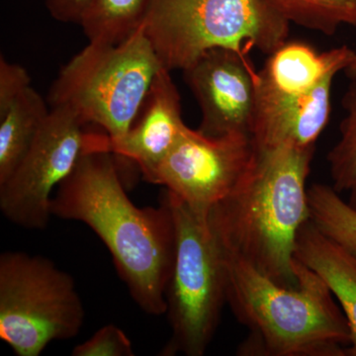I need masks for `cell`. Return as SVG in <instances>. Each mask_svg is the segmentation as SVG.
Instances as JSON below:
<instances>
[{"label": "cell", "mask_w": 356, "mask_h": 356, "mask_svg": "<svg viewBox=\"0 0 356 356\" xmlns=\"http://www.w3.org/2000/svg\"><path fill=\"white\" fill-rule=\"evenodd\" d=\"M114 156L106 149L84 154L56 189L51 215L92 229L108 248L131 298L147 315H163L175 255L172 210L163 197L159 207H137L122 184Z\"/></svg>", "instance_id": "1"}, {"label": "cell", "mask_w": 356, "mask_h": 356, "mask_svg": "<svg viewBox=\"0 0 356 356\" xmlns=\"http://www.w3.org/2000/svg\"><path fill=\"white\" fill-rule=\"evenodd\" d=\"M315 147H257L233 191L211 210V227L228 252L283 286H295L297 238L310 221L307 179Z\"/></svg>", "instance_id": "2"}, {"label": "cell", "mask_w": 356, "mask_h": 356, "mask_svg": "<svg viewBox=\"0 0 356 356\" xmlns=\"http://www.w3.org/2000/svg\"><path fill=\"white\" fill-rule=\"evenodd\" d=\"M225 261L227 303L248 330L238 355H348V320L315 271L296 259L298 281L289 287L226 250Z\"/></svg>", "instance_id": "3"}, {"label": "cell", "mask_w": 356, "mask_h": 356, "mask_svg": "<svg viewBox=\"0 0 356 356\" xmlns=\"http://www.w3.org/2000/svg\"><path fill=\"white\" fill-rule=\"evenodd\" d=\"M142 26L172 72L213 49L270 55L286 42L290 23L269 0H153Z\"/></svg>", "instance_id": "4"}, {"label": "cell", "mask_w": 356, "mask_h": 356, "mask_svg": "<svg viewBox=\"0 0 356 356\" xmlns=\"http://www.w3.org/2000/svg\"><path fill=\"white\" fill-rule=\"evenodd\" d=\"M161 67L140 26L118 44L89 42L60 70L48 102L102 128L110 140H119L139 115Z\"/></svg>", "instance_id": "5"}, {"label": "cell", "mask_w": 356, "mask_h": 356, "mask_svg": "<svg viewBox=\"0 0 356 356\" xmlns=\"http://www.w3.org/2000/svg\"><path fill=\"white\" fill-rule=\"evenodd\" d=\"M175 228V255L166 288V315L172 334L161 355L203 356L227 303L225 250L209 215L197 212L165 191Z\"/></svg>", "instance_id": "6"}, {"label": "cell", "mask_w": 356, "mask_h": 356, "mask_svg": "<svg viewBox=\"0 0 356 356\" xmlns=\"http://www.w3.org/2000/svg\"><path fill=\"white\" fill-rule=\"evenodd\" d=\"M84 318L70 273L41 255H0V339L16 355L39 356L51 341L74 339Z\"/></svg>", "instance_id": "7"}, {"label": "cell", "mask_w": 356, "mask_h": 356, "mask_svg": "<svg viewBox=\"0 0 356 356\" xmlns=\"http://www.w3.org/2000/svg\"><path fill=\"white\" fill-rule=\"evenodd\" d=\"M74 112L55 107L15 172L0 184V211L27 229H44L53 215V192L74 172L84 154L106 149V133L89 132Z\"/></svg>", "instance_id": "8"}, {"label": "cell", "mask_w": 356, "mask_h": 356, "mask_svg": "<svg viewBox=\"0 0 356 356\" xmlns=\"http://www.w3.org/2000/svg\"><path fill=\"white\" fill-rule=\"evenodd\" d=\"M254 154L250 135L210 137L187 126L147 180L165 187L197 212L209 215L247 173Z\"/></svg>", "instance_id": "9"}, {"label": "cell", "mask_w": 356, "mask_h": 356, "mask_svg": "<svg viewBox=\"0 0 356 356\" xmlns=\"http://www.w3.org/2000/svg\"><path fill=\"white\" fill-rule=\"evenodd\" d=\"M182 72L200 107L201 133L210 137L229 134L252 137L259 72L248 54L213 49Z\"/></svg>", "instance_id": "10"}, {"label": "cell", "mask_w": 356, "mask_h": 356, "mask_svg": "<svg viewBox=\"0 0 356 356\" xmlns=\"http://www.w3.org/2000/svg\"><path fill=\"white\" fill-rule=\"evenodd\" d=\"M334 79L327 77L307 92L293 93L273 88L259 72L252 130L254 146L315 147L331 117Z\"/></svg>", "instance_id": "11"}, {"label": "cell", "mask_w": 356, "mask_h": 356, "mask_svg": "<svg viewBox=\"0 0 356 356\" xmlns=\"http://www.w3.org/2000/svg\"><path fill=\"white\" fill-rule=\"evenodd\" d=\"M170 70L161 67L133 125L121 139L108 140L107 149L139 166L147 179L180 139L186 124L181 97Z\"/></svg>", "instance_id": "12"}, {"label": "cell", "mask_w": 356, "mask_h": 356, "mask_svg": "<svg viewBox=\"0 0 356 356\" xmlns=\"http://www.w3.org/2000/svg\"><path fill=\"white\" fill-rule=\"evenodd\" d=\"M296 259L315 271L331 290L350 325L348 355L356 356V257L308 221L299 232Z\"/></svg>", "instance_id": "13"}, {"label": "cell", "mask_w": 356, "mask_h": 356, "mask_svg": "<svg viewBox=\"0 0 356 356\" xmlns=\"http://www.w3.org/2000/svg\"><path fill=\"white\" fill-rule=\"evenodd\" d=\"M356 51L343 44L318 54L302 42H285L268 55L259 70L264 81L285 92L310 91L329 76L344 72L353 62Z\"/></svg>", "instance_id": "14"}, {"label": "cell", "mask_w": 356, "mask_h": 356, "mask_svg": "<svg viewBox=\"0 0 356 356\" xmlns=\"http://www.w3.org/2000/svg\"><path fill=\"white\" fill-rule=\"evenodd\" d=\"M50 110L38 91L30 86L0 115V184L20 165Z\"/></svg>", "instance_id": "15"}, {"label": "cell", "mask_w": 356, "mask_h": 356, "mask_svg": "<svg viewBox=\"0 0 356 356\" xmlns=\"http://www.w3.org/2000/svg\"><path fill=\"white\" fill-rule=\"evenodd\" d=\"M153 0H91L79 25L89 42L118 44L139 29Z\"/></svg>", "instance_id": "16"}, {"label": "cell", "mask_w": 356, "mask_h": 356, "mask_svg": "<svg viewBox=\"0 0 356 356\" xmlns=\"http://www.w3.org/2000/svg\"><path fill=\"white\" fill-rule=\"evenodd\" d=\"M308 198L312 224L356 257V210L329 185H311Z\"/></svg>", "instance_id": "17"}, {"label": "cell", "mask_w": 356, "mask_h": 356, "mask_svg": "<svg viewBox=\"0 0 356 356\" xmlns=\"http://www.w3.org/2000/svg\"><path fill=\"white\" fill-rule=\"evenodd\" d=\"M346 116L339 126V140L327 154L332 187L348 193V203L356 210V79H351L343 97Z\"/></svg>", "instance_id": "18"}, {"label": "cell", "mask_w": 356, "mask_h": 356, "mask_svg": "<svg viewBox=\"0 0 356 356\" xmlns=\"http://www.w3.org/2000/svg\"><path fill=\"white\" fill-rule=\"evenodd\" d=\"M289 23L331 36L356 26V0H269Z\"/></svg>", "instance_id": "19"}, {"label": "cell", "mask_w": 356, "mask_h": 356, "mask_svg": "<svg viewBox=\"0 0 356 356\" xmlns=\"http://www.w3.org/2000/svg\"><path fill=\"white\" fill-rule=\"evenodd\" d=\"M72 356H133L132 341L120 327L107 325L72 351Z\"/></svg>", "instance_id": "20"}, {"label": "cell", "mask_w": 356, "mask_h": 356, "mask_svg": "<svg viewBox=\"0 0 356 356\" xmlns=\"http://www.w3.org/2000/svg\"><path fill=\"white\" fill-rule=\"evenodd\" d=\"M31 86V79L20 65L0 58V115L6 113L13 103Z\"/></svg>", "instance_id": "21"}, {"label": "cell", "mask_w": 356, "mask_h": 356, "mask_svg": "<svg viewBox=\"0 0 356 356\" xmlns=\"http://www.w3.org/2000/svg\"><path fill=\"white\" fill-rule=\"evenodd\" d=\"M91 0H47L49 13L56 20L81 23Z\"/></svg>", "instance_id": "22"}, {"label": "cell", "mask_w": 356, "mask_h": 356, "mask_svg": "<svg viewBox=\"0 0 356 356\" xmlns=\"http://www.w3.org/2000/svg\"><path fill=\"white\" fill-rule=\"evenodd\" d=\"M344 72H346V76L350 77V81L351 79H356V54L355 58H353V62L346 67Z\"/></svg>", "instance_id": "23"}]
</instances>
